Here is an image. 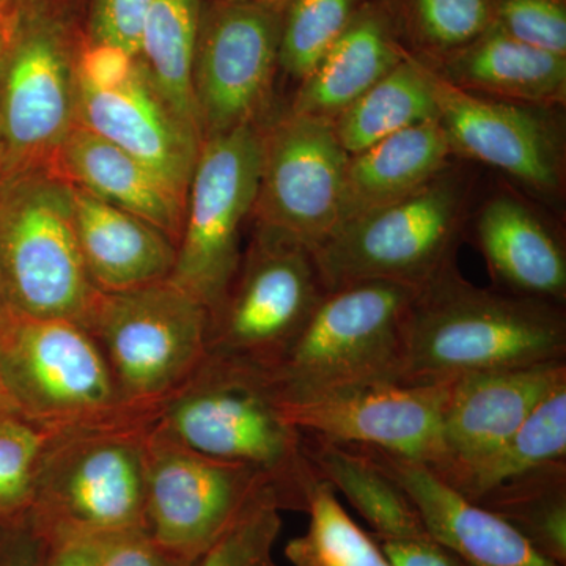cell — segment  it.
<instances>
[{
    "instance_id": "cell-1",
    "label": "cell",
    "mask_w": 566,
    "mask_h": 566,
    "mask_svg": "<svg viewBox=\"0 0 566 566\" xmlns=\"http://www.w3.org/2000/svg\"><path fill=\"white\" fill-rule=\"evenodd\" d=\"M566 363L565 304L482 289L457 262L417 289L397 382L423 386L480 371Z\"/></svg>"
},
{
    "instance_id": "cell-2",
    "label": "cell",
    "mask_w": 566,
    "mask_h": 566,
    "mask_svg": "<svg viewBox=\"0 0 566 566\" xmlns=\"http://www.w3.org/2000/svg\"><path fill=\"white\" fill-rule=\"evenodd\" d=\"M153 427L202 455L259 472L282 510H307L318 475L304 455L303 431L282 416L264 368L208 353L156 411Z\"/></svg>"
},
{
    "instance_id": "cell-3",
    "label": "cell",
    "mask_w": 566,
    "mask_h": 566,
    "mask_svg": "<svg viewBox=\"0 0 566 566\" xmlns=\"http://www.w3.org/2000/svg\"><path fill=\"white\" fill-rule=\"evenodd\" d=\"M151 423L51 434L25 515L48 545L145 528Z\"/></svg>"
},
{
    "instance_id": "cell-4",
    "label": "cell",
    "mask_w": 566,
    "mask_h": 566,
    "mask_svg": "<svg viewBox=\"0 0 566 566\" xmlns=\"http://www.w3.org/2000/svg\"><path fill=\"white\" fill-rule=\"evenodd\" d=\"M472 192L474 174L455 161L400 202L342 223L314 251L324 289L365 281L420 289L457 262Z\"/></svg>"
},
{
    "instance_id": "cell-5",
    "label": "cell",
    "mask_w": 566,
    "mask_h": 566,
    "mask_svg": "<svg viewBox=\"0 0 566 566\" xmlns=\"http://www.w3.org/2000/svg\"><path fill=\"white\" fill-rule=\"evenodd\" d=\"M82 260L73 186L51 170L0 186V296L11 316L84 326L98 297Z\"/></svg>"
},
{
    "instance_id": "cell-6",
    "label": "cell",
    "mask_w": 566,
    "mask_h": 566,
    "mask_svg": "<svg viewBox=\"0 0 566 566\" xmlns=\"http://www.w3.org/2000/svg\"><path fill=\"white\" fill-rule=\"evenodd\" d=\"M211 316L172 279L99 292L84 327L102 349L123 403L155 416L208 356Z\"/></svg>"
},
{
    "instance_id": "cell-7",
    "label": "cell",
    "mask_w": 566,
    "mask_h": 566,
    "mask_svg": "<svg viewBox=\"0 0 566 566\" xmlns=\"http://www.w3.org/2000/svg\"><path fill=\"white\" fill-rule=\"evenodd\" d=\"M416 286L385 281L327 290L303 329L273 367L264 368L282 397L397 381L403 324Z\"/></svg>"
},
{
    "instance_id": "cell-8",
    "label": "cell",
    "mask_w": 566,
    "mask_h": 566,
    "mask_svg": "<svg viewBox=\"0 0 566 566\" xmlns=\"http://www.w3.org/2000/svg\"><path fill=\"white\" fill-rule=\"evenodd\" d=\"M0 376L17 411L50 433L155 419L123 403L95 338L69 319L13 316L0 337Z\"/></svg>"
},
{
    "instance_id": "cell-9",
    "label": "cell",
    "mask_w": 566,
    "mask_h": 566,
    "mask_svg": "<svg viewBox=\"0 0 566 566\" xmlns=\"http://www.w3.org/2000/svg\"><path fill=\"white\" fill-rule=\"evenodd\" d=\"M262 153L263 126L255 123L203 140L193 166L170 279L210 316L243 259L241 234L255 208Z\"/></svg>"
},
{
    "instance_id": "cell-10",
    "label": "cell",
    "mask_w": 566,
    "mask_h": 566,
    "mask_svg": "<svg viewBox=\"0 0 566 566\" xmlns=\"http://www.w3.org/2000/svg\"><path fill=\"white\" fill-rule=\"evenodd\" d=\"M324 293L314 252L255 227L232 285L211 315L208 353L273 367Z\"/></svg>"
},
{
    "instance_id": "cell-11",
    "label": "cell",
    "mask_w": 566,
    "mask_h": 566,
    "mask_svg": "<svg viewBox=\"0 0 566 566\" xmlns=\"http://www.w3.org/2000/svg\"><path fill=\"white\" fill-rule=\"evenodd\" d=\"M77 51L50 17L17 11L0 70V132L6 180L52 161L77 125Z\"/></svg>"
},
{
    "instance_id": "cell-12",
    "label": "cell",
    "mask_w": 566,
    "mask_h": 566,
    "mask_svg": "<svg viewBox=\"0 0 566 566\" xmlns=\"http://www.w3.org/2000/svg\"><path fill=\"white\" fill-rule=\"evenodd\" d=\"M145 457V531L192 560H200L263 494L274 493L259 472L202 455L153 423Z\"/></svg>"
},
{
    "instance_id": "cell-13",
    "label": "cell",
    "mask_w": 566,
    "mask_h": 566,
    "mask_svg": "<svg viewBox=\"0 0 566 566\" xmlns=\"http://www.w3.org/2000/svg\"><path fill=\"white\" fill-rule=\"evenodd\" d=\"M282 9L264 0L203 9L193 63L202 140L259 123L279 71Z\"/></svg>"
},
{
    "instance_id": "cell-14",
    "label": "cell",
    "mask_w": 566,
    "mask_h": 566,
    "mask_svg": "<svg viewBox=\"0 0 566 566\" xmlns=\"http://www.w3.org/2000/svg\"><path fill=\"white\" fill-rule=\"evenodd\" d=\"M348 159L333 123L286 112L263 128L255 226L316 251L340 226Z\"/></svg>"
},
{
    "instance_id": "cell-15",
    "label": "cell",
    "mask_w": 566,
    "mask_h": 566,
    "mask_svg": "<svg viewBox=\"0 0 566 566\" xmlns=\"http://www.w3.org/2000/svg\"><path fill=\"white\" fill-rule=\"evenodd\" d=\"M449 381L411 386L370 381L322 392L279 397L286 422L340 444L375 447L422 463H444L442 415Z\"/></svg>"
},
{
    "instance_id": "cell-16",
    "label": "cell",
    "mask_w": 566,
    "mask_h": 566,
    "mask_svg": "<svg viewBox=\"0 0 566 566\" xmlns=\"http://www.w3.org/2000/svg\"><path fill=\"white\" fill-rule=\"evenodd\" d=\"M422 62L439 125L457 158L491 167L542 199H560L565 188V145L560 125L547 114L553 109L461 91L430 63Z\"/></svg>"
},
{
    "instance_id": "cell-17",
    "label": "cell",
    "mask_w": 566,
    "mask_h": 566,
    "mask_svg": "<svg viewBox=\"0 0 566 566\" xmlns=\"http://www.w3.org/2000/svg\"><path fill=\"white\" fill-rule=\"evenodd\" d=\"M565 379L566 363H553L480 371L449 381L442 415L446 458L434 474L460 490Z\"/></svg>"
},
{
    "instance_id": "cell-18",
    "label": "cell",
    "mask_w": 566,
    "mask_h": 566,
    "mask_svg": "<svg viewBox=\"0 0 566 566\" xmlns=\"http://www.w3.org/2000/svg\"><path fill=\"white\" fill-rule=\"evenodd\" d=\"M77 123L150 167L186 197L202 137L163 102L142 69L107 87L77 82Z\"/></svg>"
},
{
    "instance_id": "cell-19",
    "label": "cell",
    "mask_w": 566,
    "mask_h": 566,
    "mask_svg": "<svg viewBox=\"0 0 566 566\" xmlns=\"http://www.w3.org/2000/svg\"><path fill=\"white\" fill-rule=\"evenodd\" d=\"M357 447L405 491L430 535L464 566H560L538 553L501 516L447 485L427 465L375 447Z\"/></svg>"
},
{
    "instance_id": "cell-20",
    "label": "cell",
    "mask_w": 566,
    "mask_h": 566,
    "mask_svg": "<svg viewBox=\"0 0 566 566\" xmlns=\"http://www.w3.org/2000/svg\"><path fill=\"white\" fill-rule=\"evenodd\" d=\"M472 240L490 271L493 289L566 303V249L560 233L520 193L502 189L469 216Z\"/></svg>"
},
{
    "instance_id": "cell-21",
    "label": "cell",
    "mask_w": 566,
    "mask_h": 566,
    "mask_svg": "<svg viewBox=\"0 0 566 566\" xmlns=\"http://www.w3.org/2000/svg\"><path fill=\"white\" fill-rule=\"evenodd\" d=\"M408 54L386 0H365L297 87L290 111L333 123Z\"/></svg>"
},
{
    "instance_id": "cell-22",
    "label": "cell",
    "mask_w": 566,
    "mask_h": 566,
    "mask_svg": "<svg viewBox=\"0 0 566 566\" xmlns=\"http://www.w3.org/2000/svg\"><path fill=\"white\" fill-rule=\"evenodd\" d=\"M73 197L82 260L98 292H128L172 275L177 245L163 230L74 186Z\"/></svg>"
},
{
    "instance_id": "cell-23",
    "label": "cell",
    "mask_w": 566,
    "mask_h": 566,
    "mask_svg": "<svg viewBox=\"0 0 566 566\" xmlns=\"http://www.w3.org/2000/svg\"><path fill=\"white\" fill-rule=\"evenodd\" d=\"M51 172L74 188L153 223L175 245L180 240L186 197L139 159L80 123L63 140Z\"/></svg>"
},
{
    "instance_id": "cell-24",
    "label": "cell",
    "mask_w": 566,
    "mask_h": 566,
    "mask_svg": "<svg viewBox=\"0 0 566 566\" xmlns=\"http://www.w3.org/2000/svg\"><path fill=\"white\" fill-rule=\"evenodd\" d=\"M427 63L475 95L542 109L566 102V55L528 46L494 25L463 50Z\"/></svg>"
},
{
    "instance_id": "cell-25",
    "label": "cell",
    "mask_w": 566,
    "mask_h": 566,
    "mask_svg": "<svg viewBox=\"0 0 566 566\" xmlns=\"http://www.w3.org/2000/svg\"><path fill=\"white\" fill-rule=\"evenodd\" d=\"M457 159L438 120L392 134L349 156L340 226L365 212L400 202Z\"/></svg>"
},
{
    "instance_id": "cell-26",
    "label": "cell",
    "mask_w": 566,
    "mask_h": 566,
    "mask_svg": "<svg viewBox=\"0 0 566 566\" xmlns=\"http://www.w3.org/2000/svg\"><path fill=\"white\" fill-rule=\"evenodd\" d=\"M304 455L319 479L342 491L376 539L430 535L411 499L360 447L303 433Z\"/></svg>"
},
{
    "instance_id": "cell-27",
    "label": "cell",
    "mask_w": 566,
    "mask_h": 566,
    "mask_svg": "<svg viewBox=\"0 0 566 566\" xmlns=\"http://www.w3.org/2000/svg\"><path fill=\"white\" fill-rule=\"evenodd\" d=\"M202 14V0H156L145 22L137 54L163 102L200 137L193 63Z\"/></svg>"
},
{
    "instance_id": "cell-28",
    "label": "cell",
    "mask_w": 566,
    "mask_h": 566,
    "mask_svg": "<svg viewBox=\"0 0 566 566\" xmlns=\"http://www.w3.org/2000/svg\"><path fill=\"white\" fill-rule=\"evenodd\" d=\"M438 120L427 66L408 51L387 76L333 122L349 156L412 126Z\"/></svg>"
},
{
    "instance_id": "cell-29",
    "label": "cell",
    "mask_w": 566,
    "mask_h": 566,
    "mask_svg": "<svg viewBox=\"0 0 566 566\" xmlns=\"http://www.w3.org/2000/svg\"><path fill=\"white\" fill-rule=\"evenodd\" d=\"M475 504L501 516L554 564L566 566V461L502 483Z\"/></svg>"
},
{
    "instance_id": "cell-30",
    "label": "cell",
    "mask_w": 566,
    "mask_h": 566,
    "mask_svg": "<svg viewBox=\"0 0 566 566\" xmlns=\"http://www.w3.org/2000/svg\"><path fill=\"white\" fill-rule=\"evenodd\" d=\"M560 461H566V379L536 405L504 447L457 491L475 502L502 483Z\"/></svg>"
},
{
    "instance_id": "cell-31",
    "label": "cell",
    "mask_w": 566,
    "mask_h": 566,
    "mask_svg": "<svg viewBox=\"0 0 566 566\" xmlns=\"http://www.w3.org/2000/svg\"><path fill=\"white\" fill-rule=\"evenodd\" d=\"M311 521L304 535L290 539L285 557L293 566H394L378 542L363 531L326 480H316L307 497Z\"/></svg>"
},
{
    "instance_id": "cell-32",
    "label": "cell",
    "mask_w": 566,
    "mask_h": 566,
    "mask_svg": "<svg viewBox=\"0 0 566 566\" xmlns=\"http://www.w3.org/2000/svg\"><path fill=\"white\" fill-rule=\"evenodd\" d=\"M406 50L438 62L494 24L493 0H386Z\"/></svg>"
},
{
    "instance_id": "cell-33",
    "label": "cell",
    "mask_w": 566,
    "mask_h": 566,
    "mask_svg": "<svg viewBox=\"0 0 566 566\" xmlns=\"http://www.w3.org/2000/svg\"><path fill=\"white\" fill-rule=\"evenodd\" d=\"M365 0H285L279 70L301 84L311 76Z\"/></svg>"
},
{
    "instance_id": "cell-34",
    "label": "cell",
    "mask_w": 566,
    "mask_h": 566,
    "mask_svg": "<svg viewBox=\"0 0 566 566\" xmlns=\"http://www.w3.org/2000/svg\"><path fill=\"white\" fill-rule=\"evenodd\" d=\"M51 434L18 412L0 411V520L6 523L28 515Z\"/></svg>"
},
{
    "instance_id": "cell-35",
    "label": "cell",
    "mask_w": 566,
    "mask_h": 566,
    "mask_svg": "<svg viewBox=\"0 0 566 566\" xmlns=\"http://www.w3.org/2000/svg\"><path fill=\"white\" fill-rule=\"evenodd\" d=\"M281 504L266 493L200 558L199 566H279L273 547L281 532Z\"/></svg>"
},
{
    "instance_id": "cell-36",
    "label": "cell",
    "mask_w": 566,
    "mask_h": 566,
    "mask_svg": "<svg viewBox=\"0 0 566 566\" xmlns=\"http://www.w3.org/2000/svg\"><path fill=\"white\" fill-rule=\"evenodd\" d=\"M493 18L506 35L566 55V0H493Z\"/></svg>"
},
{
    "instance_id": "cell-37",
    "label": "cell",
    "mask_w": 566,
    "mask_h": 566,
    "mask_svg": "<svg viewBox=\"0 0 566 566\" xmlns=\"http://www.w3.org/2000/svg\"><path fill=\"white\" fill-rule=\"evenodd\" d=\"M156 0H93L88 41L137 57L145 22Z\"/></svg>"
},
{
    "instance_id": "cell-38",
    "label": "cell",
    "mask_w": 566,
    "mask_h": 566,
    "mask_svg": "<svg viewBox=\"0 0 566 566\" xmlns=\"http://www.w3.org/2000/svg\"><path fill=\"white\" fill-rule=\"evenodd\" d=\"M155 542L145 528L102 538L99 566H199Z\"/></svg>"
},
{
    "instance_id": "cell-39",
    "label": "cell",
    "mask_w": 566,
    "mask_h": 566,
    "mask_svg": "<svg viewBox=\"0 0 566 566\" xmlns=\"http://www.w3.org/2000/svg\"><path fill=\"white\" fill-rule=\"evenodd\" d=\"M48 543L28 517L0 527V566H44Z\"/></svg>"
},
{
    "instance_id": "cell-40",
    "label": "cell",
    "mask_w": 566,
    "mask_h": 566,
    "mask_svg": "<svg viewBox=\"0 0 566 566\" xmlns=\"http://www.w3.org/2000/svg\"><path fill=\"white\" fill-rule=\"evenodd\" d=\"M376 542L394 566H464L431 535Z\"/></svg>"
},
{
    "instance_id": "cell-41",
    "label": "cell",
    "mask_w": 566,
    "mask_h": 566,
    "mask_svg": "<svg viewBox=\"0 0 566 566\" xmlns=\"http://www.w3.org/2000/svg\"><path fill=\"white\" fill-rule=\"evenodd\" d=\"M102 539H70L48 545L44 566H99Z\"/></svg>"
},
{
    "instance_id": "cell-42",
    "label": "cell",
    "mask_w": 566,
    "mask_h": 566,
    "mask_svg": "<svg viewBox=\"0 0 566 566\" xmlns=\"http://www.w3.org/2000/svg\"><path fill=\"white\" fill-rule=\"evenodd\" d=\"M18 7L0 11V70H2L3 59L9 51L11 35H13L14 21H17Z\"/></svg>"
},
{
    "instance_id": "cell-43",
    "label": "cell",
    "mask_w": 566,
    "mask_h": 566,
    "mask_svg": "<svg viewBox=\"0 0 566 566\" xmlns=\"http://www.w3.org/2000/svg\"><path fill=\"white\" fill-rule=\"evenodd\" d=\"M0 411L18 412L11 401L9 392H7L6 385H3L2 376H0ZM20 415V412H18Z\"/></svg>"
},
{
    "instance_id": "cell-44",
    "label": "cell",
    "mask_w": 566,
    "mask_h": 566,
    "mask_svg": "<svg viewBox=\"0 0 566 566\" xmlns=\"http://www.w3.org/2000/svg\"><path fill=\"white\" fill-rule=\"evenodd\" d=\"M13 316L10 315V312L7 311L6 304H3L2 296H0V337H2L3 333H6L7 327L11 322Z\"/></svg>"
},
{
    "instance_id": "cell-45",
    "label": "cell",
    "mask_w": 566,
    "mask_h": 566,
    "mask_svg": "<svg viewBox=\"0 0 566 566\" xmlns=\"http://www.w3.org/2000/svg\"><path fill=\"white\" fill-rule=\"evenodd\" d=\"M6 147H3L2 132H0V186L6 181Z\"/></svg>"
},
{
    "instance_id": "cell-46",
    "label": "cell",
    "mask_w": 566,
    "mask_h": 566,
    "mask_svg": "<svg viewBox=\"0 0 566 566\" xmlns=\"http://www.w3.org/2000/svg\"><path fill=\"white\" fill-rule=\"evenodd\" d=\"M13 7V0H0V11L10 9Z\"/></svg>"
},
{
    "instance_id": "cell-47",
    "label": "cell",
    "mask_w": 566,
    "mask_h": 566,
    "mask_svg": "<svg viewBox=\"0 0 566 566\" xmlns=\"http://www.w3.org/2000/svg\"><path fill=\"white\" fill-rule=\"evenodd\" d=\"M264 2L279 3V6H283L285 0H264Z\"/></svg>"
},
{
    "instance_id": "cell-48",
    "label": "cell",
    "mask_w": 566,
    "mask_h": 566,
    "mask_svg": "<svg viewBox=\"0 0 566 566\" xmlns=\"http://www.w3.org/2000/svg\"><path fill=\"white\" fill-rule=\"evenodd\" d=\"M3 524H6V521L0 520V527H2Z\"/></svg>"
}]
</instances>
